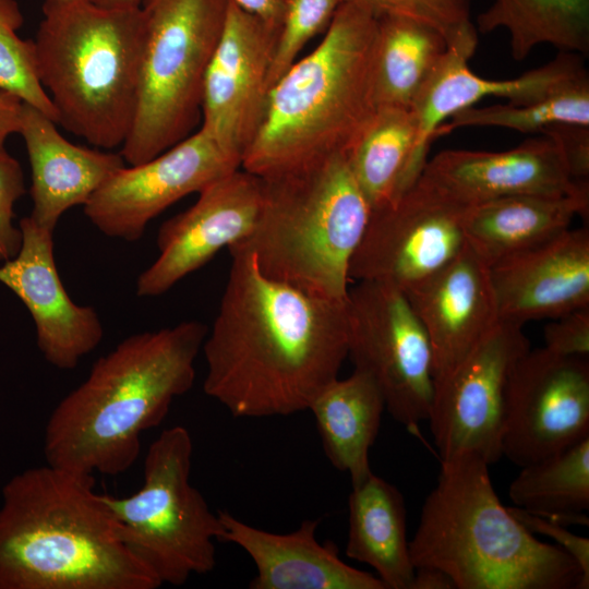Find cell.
Masks as SVG:
<instances>
[{"label":"cell","instance_id":"obj_26","mask_svg":"<svg viewBox=\"0 0 589 589\" xmlns=\"http://www.w3.org/2000/svg\"><path fill=\"white\" fill-rule=\"evenodd\" d=\"M316 422L325 456L351 484L373 471L369 454L386 410L383 395L364 372L353 369L346 378H335L313 399L309 409Z\"/></svg>","mask_w":589,"mask_h":589},{"label":"cell","instance_id":"obj_2","mask_svg":"<svg viewBox=\"0 0 589 589\" xmlns=\"http://www.w3.org/2000/svg\"><path fill=\"white\" fill-rule=\"evenodd\" d=\"M207 333L203 323L184 321L129 336L97 359L47 421L46 464L88 474L129 470L142 433L158 426L193 386Z\"/></svg>","mask_w":589,"mask_h":589},{"label":"cell","instance_id":"obj_33","mask_svg":"<svg viewBox=\"0 0 589 589\" xmlns=\"http://www.w3.org/2000/svg\"><path fill=\"white\" fill-rule=\"evenodd\" d=\"M344 0H287L268 75L272 86L297 61L310 39L329 27Z\"/></svg>","mask_w":589,"mask_h":589},{"label":"cell","instance_id":"obj_39","mask_svg":"<svg viewBox=\"0 0 589 589\" xmlns=\"http://www.w3.org/2000/svg\"><path fill=\"white\" fill-rule=\"evenodd\" d=\"M22 100L0 89V149L5 148L8 137L19 133Z\"/></svg>","mask_w":589,"mask_h":589},{"label":"cell","instance_id":"obj_35","mask_svg":"<svg viewBox=\"0 0 589 589\" xmlns=\"http://www.w3.org/2000/svg\"><path fill=\"white\" fill-rule=\"evenodd\" d=\"M25 193L20 163L5 148L0 149V262L14 257L22 244L20 227L13 224L14 205Z\"/></svg>","mask_w":589,"mask_h":589},{"label":"cell","instance_id":"obj_5","mask_svg":"<svg viewBox=\"0 0 589 589\" xmlns=\"http://www.w3.org/2000/svg\"><path fill=\"white\" fill-rule=\"evenodd\" d=\"M473 455L441 462L409 541L411 562L446 573L456 589H581L576 561L525 528Z\"/></svg>","mask_w":589,"mask_h":589},{"label":"cell","instance_id":"obj_3","mask_svg":"<svg viewBox=\"0 0 589 589\" xmlns=\"http://www.w3.org/2000/svg\"><path fill=\"white\" fill-rule=\"evenodd\" d=\"M124 542L94 474L45 466L14 474L0 504V589H156Z\"/></svg>","mask_w":589,"mask_h":589},{"label":"cell","instance_id":"obj_31","mask_svg":"<svg viewBox=\"0 0 589 589\" xmlns=\"http://www.w3.org/2000/svg\"><path fill=\"white\" fill-rule=\"evenodd\" d=\"M450 118V122L441 127L438 134L467 127H498L522 133L541 132L555 124L589 127V76L585 71L530 104L472 106Z\"/></svg>","mask_w":589,"mask_h":589},{"label":"cell","instance_id":"obj_25","mask_svg":"<svg viewBox=\"0 0 589 589\" xmlns=\"http://www.w3.org/2000/svg\"><path fill=\"white\" fill-rule=\"evenodd\" d=\"M348 509L346 555L372 567L386 589H409L414 566L401 492L372 472L352 485Z\"/></svg>","mask_w":589,"mask_h":589},{"label":"cell","instance_id":"obj_1","mask_svg":"<svg viewBox=\"0 0 589 589\" xmlns=\"http://www.w3.org/2000/svg\"><path fill=\"white\" fill-rule=\"evenodd\" d=\"M228 250V280L202 347L204 393L236 418L305 411L348 358L346 302L268 278L250 251Z\"/></svg>","mask_w":589,"mask_h":589},{"label":"cell","instance_id":"obj_12","mask_svg":"<svg viewBox=\"0 0 589 589\" xmlns=\"http://www.w3.org/2000/svg\"><path fill=\"white\" fill-rule=\"evenodd\" d=\"M467 207L418 179L394 203L371 212L350 263V279L402 291L428 279L466 247Z\"/></svg>","mask_w":589,"mask_h":589},{"label":"cell","instance_id":"obj_28","mask_svg":"<svg viewBox=\"0 0 589 589\" xmlns=\"http://www.w3.org/2000/svg\"><path fill=\"white\" fill-rule=\"evenodd\" d=\"M434 27L404 16L377 19L372 88L375 107L410 109L446 52Z\"/></svg>","mask_w":589,"mask_h":589},{"label":"cell","instance_id":"obj_22","mask_svg":"<svg viewBox=\"0 0 589 589\" xmlns=\"http://www.w3.org/2000/svg\"><path fill=\"white\" fill-rule=\"evenodd\" d=\"M218 516L220 541L244 550L255 565L251 589H386L376 575L346 564L332 542L317 541L318 519H306L291 532L276 533L228 512H218Z\"/></svg>","mask_w":589,"mask_h":589},{"label":"cell","instance_id":"obj_8","mask_svg":"<svg viewBox=\"0 0 589 589\" xmlns=\"http://www.w3.org/2000/svg\"><path fill=\"white\" fill-rule=\"evenodd\" d=\"M229 0H142L145 33L137 103L120 154L145 163L190 135Z\"/></svg>","mask_w":589,"mask_h":589},{"label":"cell","instance_id":"obj_13","mask_svg":"<svg viewBox=\"0 0 589 589\" xmlns=\"http://www.w3.org/2000/svg\"><path fill=\"white\" fill-rule=\"evenodd\" d=\"M589 436V357L529 349L506 387L501 450L524 467Z\"/></svg>","mask_w":589,"mask_h":589},{"label":"cell","instance_id":"obj_11","mask_svg":"<svg viewBox=\"0 0 589 589\" xmlns=\"http://www.w3.org/2000/svg\"><path fill=\"white\" fill-rule=\"evenodd\" d=\"M529 349L522 325L498 321L452 370L434 380L428 421L441 462L467 455L489 465L500 460L508 378Z\"/></svg>","mask_w":589,"mask_h":589},{"label":"cell","instance_id":"obj_14","mask_svg":"<svg viewBox=\"0 0 589 589\" xmlns=\"http://www.w3.org/2000/svg\"><path fill=\"white\" fill-rule=\"evenodd\" d=\"M240 168L201 128L154 158L116 171L91 196L84 213L107 237L136 241L170 205Z\"/></svg>","mask_w":589,"mask_h":589},{"label":"cell","instance_id":"obj_16","mask_svg":"<svg viewBox=\"0 0 589 589\" xmlns=\"http://www.w3.org/2000/svg\"><path fill=\"white\" fill-rule=\"evenodd\" d=\"M262 195V178L243 169L205 187L190 208L160 226L159 255L139 276L136 294H164L207 264L223 248L245 240L256 225Z\"/></svg>","mask_w":589,"mask_h":589},{"label":"cell","instance_id":"obj_15","mask_svg":"<svg viewBox=\"0 0 589 589\" xmlns=\"http://www.w3.org/2000/svg\"><path fill=\"white\" fill-rule=\"evenodd\" d=\"M279 29L229 0L223 32L205 72L201 128L240 164L266 111Z\"/></svg>","mask_w":589,"mask_h":589},{"label":"cell","instance_id":"obj_38","mask_svg":"<svg viewBox=\"0 0 589 589\" xmlns=\"http://www.w3.org/2000/svg\"><path fill=\"white\" fill-rule=\"evenodd\" d=\"M541 132L558 143L572 178L576 181H588L589 127L555 124Z\"/></svg>","mask_w":589,"mask_h":589},{"label":"cell","instance_id":"obj_36","mask_svg":"<svg viewBox=\"0 0 589 589\" xmlns=\"http://www.w3.org/2000/svg\"><path fill=\"white\" fill-rule=\"evenodd\" d=\"M544 348L564 357H589V306L552 318L544 327Z\"/></svg>","mask_w":589,"mask_h":589},{"label":"cell","instance_id":"obj_37","mask_svg":"<svg viewBox=\"0 0 589 589\" xmlns=\"http://www.w3.org/2000/svg\"><path fill=\"white\" fill-rule=\"evenodd\" d=\"M513 516L531 533H540L555 541L567 552L582 573L581 589L589 587V539L570 532L566 526L528 513L516 506L508 507Z\"/></svg>","mask_w":589,"mask_h":589},{"label":"cell","instance_id":"obj_27","mask_svg":"<svg viewBox=\"0 0 589 589\" xmlns=\"http://www.w3.org/2000/svg\"><path fill=\"white\" fill-rule=\"evenodd\" d=\"M416 142L411 109L377 107L346 153L372 211L394 203L416 183Z\"/></svg>","mask_w":589,"mask_h":589},{"label":"cell","instance_id":"obj_41","mask_svg":"<svg viewBox=\"0 0 589 589\" xmlns=\"http://www.w3.org/2000/svg\"><path fill=\"white\" fill-rule=\"evenodd\" d=\"M409 589H456L452 578L434 567H417Z\"/></svg>","mask_w":589,"mask_h":589},{"label":"cell","instance_id":"obj_30","mask_svg":"<svg viewBox=\"0 0 589 589\" xmlns=\"http://www.w3.org/2000/svg\"><path fill=\"white\" fill-rule=\"evenodd\" d=\"M520 468L508 490L514 506L564 526H588L589 436Z\"/></svg>","mask_w":589,"mask_h":589},{"label":"cell","instance_id":"obj_21","mask_svg":"<svg viewBox=\"0 0 589 589\" xmlns=\"http://www.w3.org/2000/svg\"><path fill=\"white\" fill-rule=\"evenodd\" d=\"M404 292L429 337L434 380L500 321L490 265L468 244L440 272Z\"/></svg>","mask_w":589,"mask_h":589},{"label":"cell","instance_id":"obj_32","mask_svg":"<svg viewBox=\"0 0 589 589\" xmlns=\"http://www.w3.org/2000/svg\"><path fill=\"white\" fill-rule=\"evenodd\" d=\"M23 23L17 2L0 0V89L37 108L57 123V111L37 76L34 39L17 35Z\"/></svg>","mask_w":589,"mask_h":589},{"label":"cell","instance_id":"obj_18","mask_svg":"<svg viewBox=\"0 0 589 589\" xmlns=\"http://www.w3.org/2000/svg\"><path fill=\"white\" fill-rule=\"evenodd\" d=\"M418 179L465 206L515 194L589 190L588 181L572 178L558 143L548 134L503 152L442 151L426 161Z\"/></svg>","mask_w":589,"mask_h":589},{"label":"cell","instance_id":"obj_4","mask_svg":"<svg viewBox=\"0 0 589 589\" xmlns=\"http://www.w3.org/2000/svg\"><path fill=\"white\" fill-rule=\"evenodd\" d=\"M377 20L344 2L317 47L272 86L241 168L265 178L347 153L376 107Z\"/></svg>","mask_w":589,"mask_h":589},{"label":"cell","instance_id":"obj_9","mask_svg":"<svg viewBox=\"0 0 589 589\" xmlns=\"http://www.w3.org/2000/svg\"><path fill=\"white\" fill-rule=\"evenodd\" d=\"M193 442L181 425L165 429L149 445L143 484L134 494H103L132 552L161 585L182 586L216 566L223 527L191 483Z\"/></svg>","mask_w":589,"mask_h":589},{"label":"cell","instance_id":"obj_7","mask_svg":"<svg viewBox=\"0 0 589 589\" xmlns=\"http://www.w3.org/2000/svg\"><path fill=\"white\" fill-rule=\"evenodd\" d=\"M262 181L256 225L233 245L250 251L268 278L346 302L350 263L372 212L346 153Z\"/></svg>","mask_w":589,"mask_h":589},{"label":"cell","instance_id":"obj_6","mask_svg":"<svg viewBox=\"0 0 589 589\" xmlns=\"http://www.w3.org/2000/svg\"><path fill=\"white\" fill-rule=\"evenodd\" d=\"M144 33L141 7L45 0L35 59L57 123L96 147L122 146L136 109Z\"/></svg>","mask_w":589,"mask_h":589},{"label":"cell","instance_id":"obj_24","mask_svg":"<svg viewBox=\"0 0 589 589\" xmlns=\"http://www.w3.org/2000/svg\"><path fill=\"white\" fill-rule=\"evenodd\" d=\"M589 190L572 194H515L468 206L467 244L490 266L539 245L588 216Z\"/></svg>","mask_w":589,"mask_h":589},{"label":"cell","instance_id":"obj_29","mask_svg":"<svg viewBox=\"0 0 589 589\" xmlns=\"http://www.w3.org/2000/svg\"><path fill=\"white\" fill-rule=\"evenodd\" d=\"M477 31L505 28L515 60H524L539 45L561 52L589 53V0H493L477 16Z\"/></svg>","mask_w":589,"mask_h":589},{"label":"cell","instance_id":"obj_19","mask_svg":"<svg viewBox=\"0 0 589 589\" xmlns=\"http://www.w3.org/2000/svg\"><path fill=\"white\" fill-rule=\"evenodd\" d=\"M478 45V35L450 46L418 93L411 110L417 123L412 175L420 177L430 145L443 121L490 96L519 106L544 98L570 79L585 72L584 57L561 52L552 61L516 79L486 80L473 73L468 62Z\"/></svg>","mask_w":589,"mask_h":589},{"label":"cell","instance_id":"obj_40","mask_svg":"<svg viewBox=\"0 0 589 589\" xmlns=\"http://www.w3.org/2000/svg\"><path fill=\"white\" fill-rule=\"evenodd\" d=\"M237 7L262 21L280 27L287 0H231Z\"/></svg>","mask_w":589,"mask_h":589},{"label":"cell","instance_id":"obj_20","mask_svg":"<svg viewBox=\"0 0 589 589\" xmlns=\"http://www.w3.org/2000/svg\"><path fill=\"white\" fill-rule=\"evenodd\" d=\"M490 272L500 321L524 326L589 306V230L568 228Z\"/></svg>","mask_w":589,"mask_h":589},{"label":"cell","instance_id":"obj_42","mask_svg":"<svg viewBox=\"0 0 589 589\" xmlns=\"http://www.w3.org/2000/svg\"><path fill=\"white\" fill-rule=\"evenodd\" d=\"M92 3L105 9H136L142 4V0H89Z\"/></svg>","mask_w":589,"mask_h":589},{"label":"cell","instance_id":"obj_23","mask_svg":"<svg viewBox=\"0 0 589 589\" xmlns=\"http://www.w3.org/2000/svg\"><path fill=\"white\" fill-rule=\"evenodd\" d=\"M56 124L37 108L22 103L19 134L25 142L32 171L29 217L51 231L64 212L84 206L108 178L125 166L121 154L71 143Z\"/></svg>","mask_w":589,"mask_h":589},{"label":"cell","instance_id":"obj_34","mask_svg":"<svg viewBox=\"0 0 589 589\" xmlns=\"http://www.w3.org/2000/svg\"><path fill=\"white\" fill-rule=\"evenodd\" d=\"M374 19L409 17L437 29L447 46L477 34L470 17V0H344Z\"/></svg>","mask_w":589,"mask_h":589},{"label":"cell","instance_id":"obj_10","mask_svg":"<svg viewBox=\"0 0 589 589\" xmlns=\"http://www.w3.org/2000/svg\"><path fill=\"white\" fill-rule=\"evenodd\" d=\"M348 357L380 388L386 411L409 430L428 420L434 390L429 337L405 292L360 280L346 300Z\"/></svg>","mask_w":589,"mask_h":589},{"label":"cell","instance_id":"obj_17","mask_svg":"<svg viewBox=\"0 0 589 589\" xmlns=\"http://www.w3.org/2000/svg\"><path fill=\"white\" fill-rule=\"evenodd\" d=\"M17 254L0 265V283L27 308L36 327L37 346L57 369H74L101 341L104 329L95 309L69 297L53 256V231L29 216L21 219Z\"/></svg>","mask_w":589,"mask_h":589}]
</instances>
